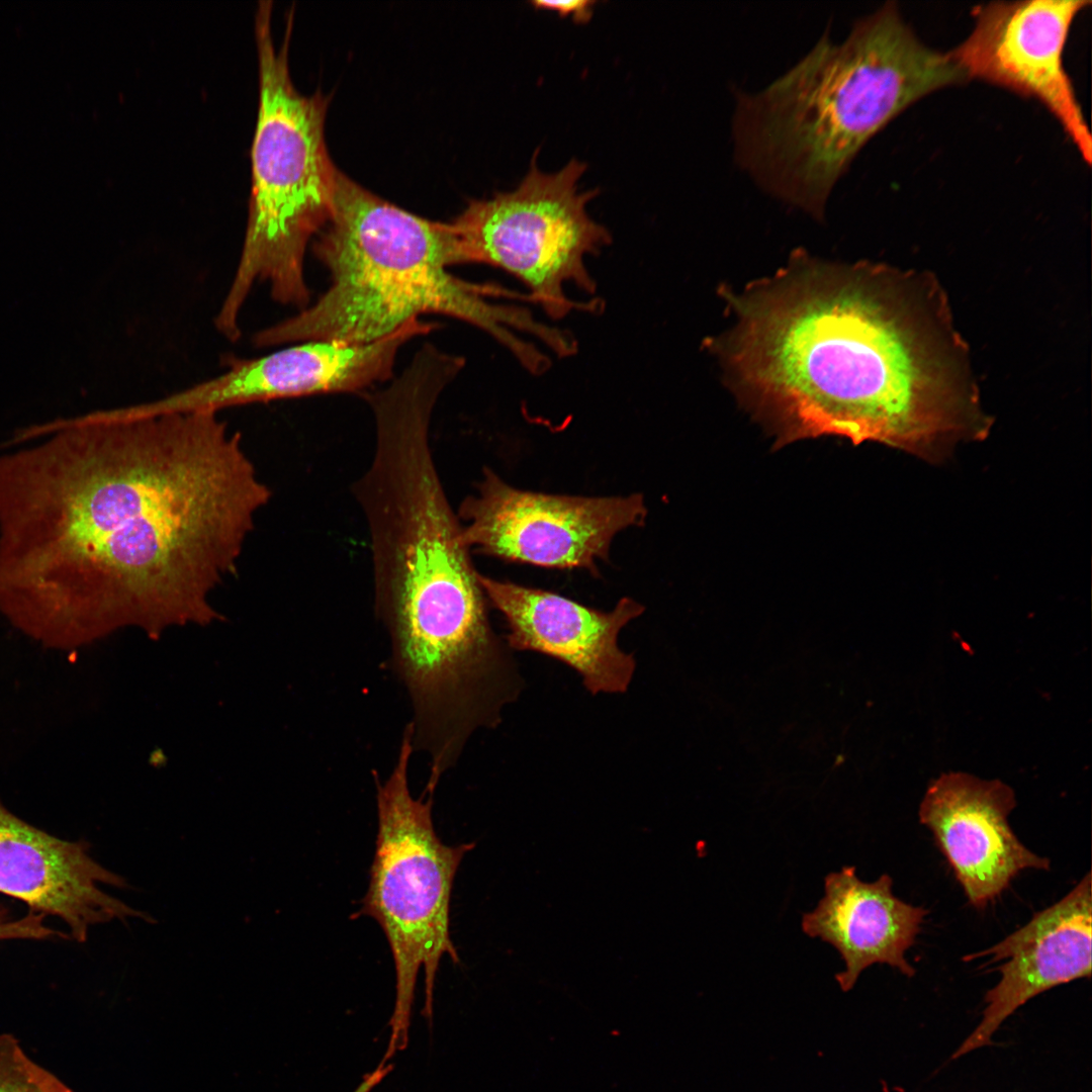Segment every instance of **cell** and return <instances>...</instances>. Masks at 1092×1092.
Listing matches in <instances>:
<instances>
[{"label": "cell", "mask_w": 1092, "mask_h": 1092, "mask_svg": "<svg viewBox=\"0 0 1092 1092\" xmlns=\"http://www.w3.org/2000/svg\"><path fill=\"white\" fill-rule=\"evenodd\" d=\"M887 874L864 882L853 867H843L825 877L824 896L802 916L803 931L831 944L845 963L844 971L835 976L844 991L875 964H886L909 978L915 975L905 953L928 911L897 898Z\"/></svg>", "instance_id": "9a60e30c"}, {"label": "cell", "mask_w": 1092, "mask_h": 1092, "mask_svg": "<svg viewBox=\"0 0 1092 1092\" xmlns=\"http://www.w3.org/2000/svg\"><path fill=\"white\" fill-rule=\"evenodd\" d=\"M271 13L272 1H259L255 35L260 95L248 221L237 269L214 317L218 333L232 342L240 338L239 317L258 282L267 283L280 304L307 306L305 252L329 219L339 171L325 141L329 98L296 90L288 68L292 15L276 49Z\"/></svg>", "instance_id": "5b68a950"}, {"label": "cell", "mask_w": 1092, "mask_h": 1092, "mask_svg": "<svg viewBox=\"0 0 1092 1092\" xmlns=\"http://www.w3.org/2000/svg\"><path fill=\"white\" fill-rule=\"evenodd\" d=\"M412 728L404 727L389 777L376 780L378 830L370 880L355 917L374 919L387 939L395 971V1002L383 1061L405 1049L418 973H425L424 1014L431 1020L435 979L443 956L460 963L450 935L456 872L474 842L447 845L432 819L433 795L414 798L408 763Z\"/></svg>", "instance_id": "8992f818"}, {"label": "cell", "mask_w": 1092, "mask_h": 1092, "mask_svg": "<svg viewBox=\"0 0 1092 1092\" xmlns=\"http://www.w3.org/2000/svg\"><path fill=\"white\" fill-rule=\"evenodd\" d=\"M478 579L488 603L508 624L510 649L562 661L579 673L593 695L627 691L636 662L619 647L618 636L643 613L638 602L623 598L612 611L602 612L544 589L481 574Z\"/></svg>", "instance_id": "7c38bea8"}, {"label": "cell", "mask_w": 1092, "mask_h": 1092, "mask_svg": "<svg viewBox=\"0 0 1092 1092\" xmlns=\"http://www.w3.org/2000/svg\"><path fill=\"white\" fill-rule=\"evenodd\" d=\"M0 1092H73L33 1062L9 1033H0Z\"/></svg>", "instance_id": "2e32d148"}, {"label": "cell", "mask_w": 1092, "mask_h": 1092, "mask_svg": "<svg viewBox=\"0 0 1092 1092\" xmlns=\"http://www.w3.org/2000/svg\"><path fill=\"white\" fill-rule=\"evenodd\" d=\"M435 328L417 320L369 343L307 341L258 358H230L221 374L152 400L150 410L218 412L257 401L362 390L389 378L400 348Z\"/></svg>", "instance_id": "30bf717a"}, {"label": "cell", "mask_w": 1092, "mask_h": 1092, "mask_svg": "<svg viewBox=\"0 0 1092 1092\" xmlns=\"http://www.w3.org/2000/svg\"><path fill=\"white\" fill-rule=\"evenodd\" d=\"M639 493L584 497L524 491L492 470L483 471L478 494L466 497L459 516L468 521L469 548L500 559L548 568H586L606 560L614 536L644 524Z\"/></svg>", "instance_id": "ba28073f"}, {"label": "cell", "mask_w": 1092, "mask_h": 1092, "mask_svg": "<svg viewBox=\"0 0 1092 1092\" xmlns=\"http://www.w3.org/2000/svg\"><path fill=\"white\" fill-rule=\"evenodd\" d=\"M536 157L514 190L471 201L446 222L450 265L478 263L508 272L528 288L531 302L555 321L572 311L599 312L600 299L574 301L564 290L570 283L596 293L585 260L612 241L608 229L587 212L599 191L579 190L584 163L571 160L545 173Z\"/></svg>", "instance_id": "52a82bcc"}, {"label": "cell", "mask_w": 1092, "mask_h": 1092, "mask_svg": "<svg viewBox=\"0 0 1092 1092\" xmlns=\"http://www.w3.org/2000/svg\"><path fill=\"white\" fill-rule=\"evenodd\" d=\"M1091 876L1065 897L1037 912L1025 925L995 945L968 954L1000 963L998 983L985 995L982 1019L952 1054L957 1060L989 1045L1001 1024L1031 998L1054 987L1091 977Z\"/></svg>", "instance_id": "4fadbf2b"}, {"label": "cell", "mask_w": 1092, "mask_h": 1092, "mask_svg": "<svg viewBox=\"0 0 1092 1092\" xmlns=\"http://www.w3.org/2000/svg\"><path fill=\"white\" fill-rule=\"evenodd\" d=\"M312 250L331 285L312 304L252 337L258 348L307 341L369 343L425 313L461 320L507 348L528 372L545 373L549 357L516 332L563 353L569 334L523 306L492 297L528 295L465 281L448 271L446 222L420 217L370 192L338 171L329 219Z\"/></svg>", "instance_id": "277c9868"}, {"label": "cell", "mask_w": 1092, "mask_h": 1092, "mask_svg": "<svg viewBox=\"0 0 1092 1092\" xmlns=\"http://www.w3.org/2000/svg\"><path fill=\"white\" fill-rule=\"evenodd\" d=\"M723 293L733 325L710 348L781 443L835 436L936 462L985 437L963 343L921 276L798 251L774 276Z\"/></svg>", "instance_id": "7a4b0ae2"}, {"label": "cell", "mask_w": 1092, "mask_h": 1092, "mask_svg": "<svg viewBox=\"0 0 1092 1092\" xmlns=\"http://www.w3.org/2000/svg\"><path fill=\"white\" fill-rule=\"evenodd\" d=\"M964 80L949 53L923 44L887 3L841 42L826 30L765 88L735 92V162L769 195L823 219L836 183L877 132L916 100Z\"/></svg>", "instance_id": "3957f363"}, {"label": "cell", "mask_w": 1092, "mask_h": 1092, "mask_svg": "<svg viewBox=\"0 0 1092 1092\" xmlns=\"http://www.w3.org/2000/svg\"><path fill=\"white\" fill-rule=\"evenodd\" d=\"M0 455V614L57 650L119 628L156 639L221 615L272 492L240 432L214 411L121 407L19 436Z\"/></svg>", "instance_id": "6da1fadb"}, {"label": "cell", "mask_w": 1092, "mask_h": 1092, "mask_svg": "<svg viewBox=\"0 0 1092 1092\" xmlns=\"http://www.w3.org/2000/svg\"><path fill=\"white\" fill-rule=\"evenodd\" d=\"M1013 790L999 780L948 772L934 780L919 807L920 823L933 834L970 904L985 908L1023 870L1049 871V858L1028 849L1008 816Z\"/></svg>", "instance_id": "8fae6325"}, {"label": "cell", "mask_w": 1092, "mask_h": 1092, "mask_svg": "<svg viewBox=\"0 0 1092 1092\" xmlns=\"http://www.w3.org/2000/svg\"><path fill=\"white\" fill-rule=\"evenodd\" d=\"M43 934L41 918L33 913L13 919L9 910L0 904V940L39 939Z\"/></svg>", "instance_id": "e0dca14e"}, {"label": "cell", "mask_w": 1092, "mask_h": 1092, "mask_svg": "<svg viewBox=\"0 0 1092 1092\" xmlns=\"http://www.w3.org/2000/svg\"><path fill=\"white\" fill-rule=\"evenodd\" d=\"M124 881L89 854L84 840L60 839L10 812L0 801V893L20 900L30 911L60 918L76 941L92 925L144 917L104 893L99 885Z\"/></svg>", "instance_id": "5bb4252c"}, {"label": "cell", "mask_w": 1092, "mask_h": 1092, "mask_svg": "<svg viewBox=\"0 0 1092 1092\" xmlns=\"http://www.w3.org/2000/svg\"><path fill=\"white\" fill-rule=\"evenodd\" d=\"M1086 0L992 2L973 11L971 34L949 53L967 78H979L1039 100L1059 120L1087 164L1092 140L1063 53Z\"/></svg>", "instance_id": "9c48e42d"}, {"label": "cell", "mask_w": 1092, "mask_h": 1092, "mask_svg": "<svg viewBox=\"0 0 1092 1092\" xmlns=\"http://www.w3.org/2000/svg\"><path fill=\"white\" fill-rule=\"evenodd\" d=\"M596 2L589 0H568V1H549L538 0L533 1L532 5L536 9L550 10L558 13L560 16H571L573 20L577 22H585L589 20L593 15V6Z\"/></svg>", "instance_id": "ac0fdd59"}]
</instances>
